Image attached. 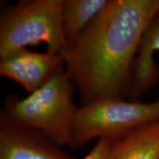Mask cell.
<instances>
[{"label": "cell", "mask_w": 159, "mask_h": 159, "mask_svg": "<svg viewBox=\"0 0 159 159\" xmlns=\"http://www.w3.org/2000/svg\"><path fill=\"white\" fill-rule=\"evenodd\" d=\"M108 159H159V119L113 140Z\"/></svg>", "instance_id": "ba28073f"}, {"label": "cell", "mask_w": 159, "mask_h": 159, "mask_svg": "<svg viewBox=\"0 0 159 159\" xmlns=\"http://www.w3.org/2000/svg\"><path fill=\"white\" fill-rule=\"evenodd\" d=\"M159 119V99L150 102L105 99L77 109L72 126V148L91 140H115Z\"/></svg>", "instance_id": "277c9868"}, {"label": "cell", "mask_w": 159, "mask_h": 159, "mask_svg": "<svg viewBox=\"0 0 159 159\" xmlns=\"http://www.w3.org/2000/svg\"><path fill=\"white\" fill-rule=\"evenodd\" d=\"M108 2L109 0H62L61 17L66 43L85 30Z\"/></svg>", "instance_id": "9c48e42d"}, {"label": "cell", "mask_w": 159, "mask_h": 159, "mask_svg": "<svg viewBox=\"0 0 159 159\" xmlns=\"http://www.w3.org/2000/svg\"><path fill=\"white\" fill-rule=\"evenodd\" d=\"M159 52V13L145 30L135 60L129 93L134 99L140 97L159 77V68L155 63V52Z\"/></svg>", "instance_id": "52a82bcc"}, {"label": "cell", "mask_w": 159, "mask_h": 159, "mask_svg": "<svg viewBox=\"0 0 159 159\" xmlns=\"http://www.w3.org/2000/svg\"><path fill=\"white\" fill-rule=\"evenodd\" d=\"M112 142L113 140L110 139H98L90 152L82 159H108Z\"/></svg>", "instance_id": "30bf717a"}, {"label": "cell", "mask_w": 159, "mask_h": 159, "mask_svg": "<svg viewBox=\"0 0 159 159\" xmlns=\"http://www.w3.org/2000/svg\"><path fill=\"white\" fill-rule=\"evenodd\" d=\"M0 159H74L41 133L0 114Z\"/></svg>", "instance_id": "8992f818"}, {"label": "cell", "mask_w": 159, "mask_h": 159, "mask_svg": "<svg viewBox=\"0 0 159 159\" xmlns=\"http://www.w3.org/2000/svg\"><path fill=\"white\" fill-rule=\"evenodd\" d=\"M73 88L63 67L25 98L7 97L1 114L41 133L60 147L72 148L73 121L77 109L73 102Z\"/></svg>", "instance_id": "7a4b0ae2"}, {"label": "cell", "mask_w": 159, "mask_h": 159, "mask_svg": "<svg viewBox=\"0 0 159 159\" xmlns=\"http://www.w3.org/2000/svg\"><path fill=\"white\" fill-rule=\"evenodd\" d=\"M159 13V0H109L93 22L60 54L83 105L122 99L130 91L145 30Z\"/></svg>", "instance_id": "6da1fadb"}, {"label": "cell", "mask_w": 159, "mask_h": 159, "mask_svg": "<svg viewBox=\"0 0 159 159\" xmlns=\"http://www.w3.org/2000/svg\"><path fill=\"white\" fill-rule=\"evenodd\" d=\"M62 0L21 1L0 16V57L41 43L61 54L66 45L61 17Z\"/></svg>", "instance_id": "3957f363"}, {"label": "cell", "mask_w": 159, "mask_h": 159, "mask_svg": "<svg viewBox=\"0 0 159 159\" xmlns=\"http://www.w3.org/2000/svg\"><path fill=\"white\" fill-rule=\"evenodd\" d=\"M64 67L59 54L21 48L0 57V75L17 83L30 94L49 82Z\"/></svg>", "instance_id": "5b68a950"}]
</instances>
